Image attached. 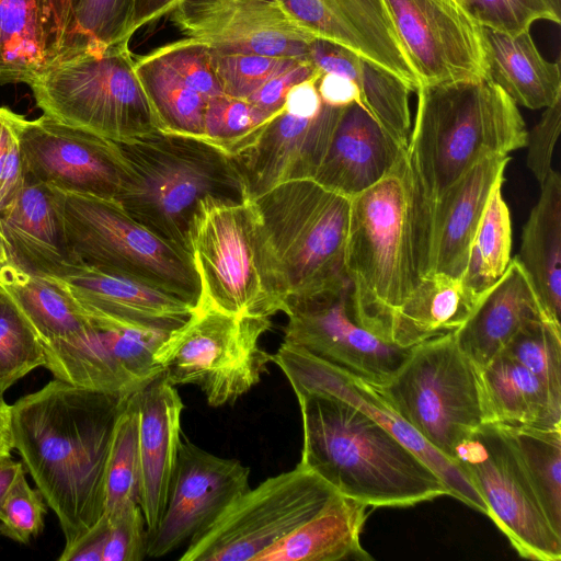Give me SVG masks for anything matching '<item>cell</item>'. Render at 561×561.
Segmentation results:
<instances>
[{
  "instance_id": "6da1fadb",
  "label": "cell",
  "mask_w": 561,
  "mask_h": 561,
  "mask_svg": "<svg viewBox=\"0 0 561 561\" xmlns=\"http://www.w3.org/2000/svg\"><path fill=\"white\" fill-rule=\"evenodd\" d=\"M128 397L54 378L10 405L13 448L55 512L65 548L104 513L114 427Z\"/></svg>"
},
{
  "instance_id": "7a4b0ae2",
  "label": "cell",
  "mask_w": 561,
  "mask_h": 561,
  "mask_svg": "<svg viewBox=\"0 0 561 561\" xmlns=\"http://www.w3.org/2000/svg\"><path fill=\"white\" fill-rule=\"evenodd\" d=\"M300 408V463L340 494L371 506H409L449 495L435 471L352 403L290 385Z\"/></svg>"
},
{
  "instance_id": "3957f363",
  "label": "cell",
  "mask_w": 561,
  "mask_h": 561,
  "mask_svg": "<svg viewBox=\"0 0 561 561\" xmlns=\"http://www.w3.org/2000/svg\"><path fill=\"white\" fill-rule=\"evenodd\" d=\"M421 199L405 149L379 182L351 198L350 308L358 324L385 342L394 312L422 278Z\"/></svg>"
},
{
  "instance_id": "277c9868",
  "label": "cell",
  "mask_w": 561,
  "mask_h": 561,
  "mask_svg": "<svg viewBox=\"0 0 561 561\" xmlns=\"http://www.w3.org/2000/svg\"><path fill=\"white\" fill-rule=\"evenodd\" d=\"M407 158L425 201H433L480 160L527 145L517 104L490 77L420 85Z\"/></svg>"
},
{
  "instance_id": "5b68a950",
  "label": "cell",
  "mask_w": 561,
  "mask_h": 561,
  "mask_svg": "<svg viewBox=\"0 0 561 561\" xmlns=\"http://www.w3.org/2000/svg\"><path fill=\"white\" fill-rule=\"evenodd\" d=\"M249 201L274 288L286 307L289 300L350 284L345 248L351 197L313 179H299Z\"/></svg>"
},
{
  "instance_id": "8992f818",
  "label": "cell",
  "mask_w": 561,
  "mask_h": 561,
  "mask_svg": "<svg viewBox=\"0 0 561 561\" xmlns=\"http://www.w3.org/2000/svg\"><path fill=\"white\" fill-rule=\"evenodd\" d=\"M116 144L125 176L115 199L146 228L187 251L203 199H245L234 160L206 141L156 131Z\"/></svg>"
},
{
  "instance_id": "52a82bcc",
  "label": "cell",
  "mask_w": 561,
  "mask_h": 561,
  "mask_svg": "<svg viewBox=\"0 0 561 561\" xmlns=\"http://www.w3.org/2000/svg\"><path fill=\"white\" fill-rule=\"evenodd\" d=\"M28 87L43 114L103 138L122 142L160 131L128 43L58 57Z\"/></svg>"
},
{
  "instance_id": "ba28073f",
  "label": "cell",
  "mask_w": 561,
  "mask_h": 561,
  "mask_svg": "<svg viewBox=\"0 0 561 561\" xmlns=\"http://www.w3.org/2000/svg\"><path fill=\"white\" fill-rule=\"evenodd\" d=\"M375 387L434 449L451 461L457 446L489 423L480 370L459 350L454 332L410 347L394 375Z\"/></svg>"
},
{
  "instance_id": "9c48e42d",
  "label": "cell",
  "mask_w": 561,
  "mask_h": 561,
  "mask_svg": "<svg viewBox=\"0 0 561 561\" xmlns=\"http://www.w3.org/2000/svg\"><path fill=\"white\" fill-rule=\"evenodd\" d=\"M61 210L80 264L136 278L196 307L199 280L186 249L146 228L115 198L61 192Z\"/></svg>"
},
{
  "instance_id": "30bf717a",
  "label": "cell",
  "mask_w": 561,
  "mask_h": 561,
  "mask_svg": "<svg viewBox=\"0 0 561 561\" xmlns=\"http://www.w3.org/2000/svg\"><path fill=\"white\" fill-rule=\"evenodd\" d=\"M188 251L201 287L196 307L236 316L285 313L249 199H203L193 216Z\"/></svg>"
},
{
  "instance_id": "8fae6325",
  "label": "cell",
  "mask_w": 561,
  "mask_h": 561,
  "mask_svg": "<svg viewBox=\"0 0 561 561\" xmlns=\"http://www.w3.org/2000/svg\"><path fill=\"white\" fill-rule=\"evenodd\" d=\"M271 327L266 317L195 307L162 341L154 360L170 385L197 386L210 407H221L245 394L266 373L272 355L260 340Z\"/></svg>"
},
{
  "instance_id": "7c38bea8",
  "label": "cell",
  "mask_w": 561,
  "mask_h": 561,
  "mask_svg": "<svg viewBox=\"0 0 561 561\" xmlns=\"http://www.w3.org/2000/svg\"><path fill=\"white\" fill-rule=\"evenodd\" d=\"M339 492L300 462L240 494L187 545L181 561H256Z\"/></svg>"
},
{
  "instance_id": "4fadbf2b",
  "label": "cell",
  "mask_w": 561,
  "mask_h": 561,
  "mask_svg": "<svg viewBox=\"0 0 561 561\" xmlns=\"http://www.w3.org/2000/svg\"><path fill=\"white\" fill-rule=\"evenodd\" d=\"M454 461L488 506V516L518 554L538 561L561 559V535L542 506L510 442L495 423H485L456 448Z\"/></svg>"
},
{
  "instance_id": "5bb4252c",
  "label": "cell",
  "mask_w": 561,
  "mask_h": 561,
  "mask_svg": "<svg viewBox=\"0 0 561 561\" xmlns=\"http://www.w3.org/2000/svg\"><path fill=\"white\" fill-rule=\"evenodd\" d=\"M421 85L489 77L484 28L462 0H385Z\"/></svg>"
},
{
  "instance_id": "9a60e30c",
  "label": "cell",
  "mask_w": 561,
  "mask_h": 561,
  "mask_svg": "<svg viewBox=\"0 0 561 561\" xmlns=\"http://www.w3.org/2000/svg\"><path fill=\"white\" fill-rule=\"evenodd\" d=\"M284 341L375 386L387 382L410 348L389 344L358 324L350 308V284L289 300Z\"/></svg>"
},
{
  "instance_id": "2e32d148",
  "label": "cell",
  "mask_w": 561,
  "mask_h": 561,
  "mask_svg": "<svg viewBox=\"0 0 561 561\" xmlns=\"http://www.w3.org/2000/svg\"><path fill=\"white\" fill-rule=\"evenodd\" d=\"M169 333L91 319L83 332L43 343L45 367L56 379L73 386L130 396L161 374L154 353Z\"/></svg>"
},
{
  "instance_id": "e0dca14e",
  "label": "cell",
  "mask_w": 561,
  "mask_h": 561,
  "mask_svg": "<svg viewBox=\"0 0 561 561\" xmlns=\"http://www.w3.org/2000/svg\"><path fill=\"white\" fill-rule=\"evenodd\" d=\"M25 180L65 193L116 198L124 176L116 141L60 123L45 114L20 117Z\"/></svg>"
},
{
  "instance_id": "ac0fdd59",
  "label": "cell",
  "mask_w": 561,
  "mask_h": 561,
  "mask_svg": "<svg viewBox=\"0 0 561 561\" xmlns=\"http://www.w3.org/2000/svg\"><path fill=\"white\" fill-rule=\"evenodd\" d=\"M170 13L186 38L221 53L309 57L318 39L279 0H178Z\"/></svg>"
},
{
  "instance_id": "d6986e66",
  "label": "cell",
  "mask_w": 561,
  "mask_h": 561,
  "mask_svg": "<svg viewBox=\"0 0 561 561\" xmlns=\"http://www.w3.org/2000/svg\"><path fill=\"white\" fill-rule=\"evenodd\" d=\"M250 468L181 439L165 510L148 537L147 557L160 558L208 528L250 489Z\"/></svg>"
},
{
  "instance_id": "ffe728a7",
  "label": "cell",
  "mask_w": 561,
  "mask_h": 561,
  "mask_svg": "<svg viewBox=\"0 0 561 561\" xmlns=\"http://www.w3.org/2000/svg\"><path fill=\"white\" fill-rule=\"evenodd\" d=\"M290 385L336 396L373 417L414 451L443 480L449 495L488 516V506L466 472L434 449L378 392L373 383L322 362L304 350L283 342L271 356Z\"/></svg>"
},
{
  "instance_id": "44dd1931",
  "label": "cell",
  "mask_w": 561,
  "mask_h": 561,
  "mask_svg": "<svg viewBox=\"0 0 561 561\" xmlns=\"http://www.w3.org/2000/svg\"><path fill=\"white\" fill-rule=\"evenodd\" d=\"M511 160L508 154L486 157L471 167L433 201L422 197L420 264L422 277L444 274L461 278L469 248L488 199Z\"/></svg>"
},
{
  "instance_id": "7402d4cb",
  "label": "cell",
  "mask_w": 561,
  "mask_h": 561,
  "mask_svg": "<svg viewBox=\"0 0 561 561\" xmlns=\"http://www.w3.org/2000/svg\"><path fill=\"white\" fill-rule=\"evenodd\" d=\"M318 39L339 45L391 73L412 92L421 85L385 0H279Z\"/></svg>"
},
{
  "instance_id": "603a6c76",
  "label": "cell",
  "mask_w": 561,
  "mask_h": 561,
  "mask_svg": "<svg viewBox=\"0 0 561 561\" xmlns=\"http://www.w3.org/2000/svg\"><path fill=\"white\" fill-rule=\"evenodd\" d=\"M343 108L323 103L311 118L297 117L284 110L270 121L255 141L232 158L245 199L287 181L314 179Z\"/></svg>"
},
{
  "instance_id": "cb8c5ba5",
  "label": "cell",
  "mask_w": 561,
  "mask_h": 561,
  "mask_svg": "<svg viewBox=\"0 0 561 561\" xmlns=\"http://www.w3.org/2000/svg\"><path fill=\"white\" fill-rule=\"evenodd\" d=\"M58 279L89 318L115 325L169 333L194 310L181 298L141 280L84 264Z\"/></svg>"
},
{
  "instance_id": "d4e9b609",
  "label": "cell",
  "mask_w": 561,
  "mask_h": 561,
  "mask_svg": "<svg viewBox=\"0 0 561 561\" xmlns=\"http://www.w3.org/2000/svg\"><path fill=\"white\" fill-rule=\"evenodd\" d=\"M140 500L148 537L156 530L165 510L169 488L182 439L184 409L175 388L160 374L136 393Z\"/></svg>"
},
{
  "instance_id": "484cf974",
  "label": "cell",
  "mask_w": 561,
  "mask_h": 561,
  "mask_svg": "<svg viewBox=\"0 0 561 561\" xmlns=\"http://www.w3.org/2000/svg\"><path fill=\"white\" fill-rule=\"evenodd\" d=\"M0 228L13 262L26 271L60 278L80 264L67 238L59 190L25 180L0 210Z\"/></svg>"
},
{
  "instance_id": "4316f807",
  "label": "cell",
  "mask_w": 561,
  "mask_h": 561,
  "mask_svg": "<svg viewBox=\"0 0 561 561\" xmlns=\"http://www.w3.org/2000/svg\"><path fill=\"white\" fill-rule=\"evenodd\" d=\"M541 319L550 321L515 256L502 277L481 295L454 335L459 350L481 370L525 324Z\"/></svg>"
},
{
  "instance_id": "83f0119b",
  "label": "cell",
  "mask_w": 561,
  "mask_h": 561,
  "mask_svg": "<svg viewBox=\"0 0 561 561\" xmlns=\"http://www.w3.org/2000/svg\"><path fill=\"white\" fill-rule=\"evenodd\" d=\"M403 149L364 107L348 105L313 180L352 198L379 182Z\"/></svg>"
},
{
  "instance_id": "f1b7e54d",
  "label": "cell",
  "mask_w": 561,
  "mask_h": 561,
  "mask_svg": "<svg viewBox=\"0 0 561 561\" xmlns=\"http://www.w3.org/2000/svg\"><path fill=\"white\" fill-rule=\"evenodd\" d=\"M366 508V504L337 493L256 561L373 560L359 539Z\"/></svg>"
},
{
  "instance_id": "f546056e",
  "label": "cell",
  "mask_w": 561,
  "mask_h": 561,
  "mask_svg": "<svg viewBox=\"0 0 561 561\" xmlns=\"http://www.w3.org/2000/svg\"><path fill=\"white\" fill-rule=\"evenodd\" d=\"M482 294L473 293L461 278L425 275L394 312L386 342L410 348L454 332L469 318Z\"/></svg>"
},
{
  "instance_id": "4dcf8cb0",
  "label": "cell",
  "mask_w": 561,
  "mask_h": 561,
  "mask_svg": "<svg viewBox=\"0 0 561 561\" xmlns=\"http://www.w3.org/2000/svg\"><path fill=\"white\" fill-rule=\"evenodd\" d=\"M484 36L489 77L517 105L540 110L561 100L560 64L541 55L530 31L505 34L484 28Z\"/></svg>"
},
{
  "instance_id": "1f68e13d",
  "label": "cell",
  "mask_w": 561,
  "mask_h": 561,
  "mask_svg": "<svg viewBox=\"0 0 561 561\" xmlns=\"http://www.w3.org/2000/svg\"><path fill=\"white\" fill-rule=\"evenodd\" d=\"M524 226L519 254L547 318L561 327V178L552 170Z\"/></svg>"
},
{
  "instance_id": "d6a6232c",
  "label": "cell",
  "mask_w": 561,
  "mask_h": 561,
  "mask_svg": "<svg viewBox=\"0 0 561 561\" xmlns=\"http://www.w3.org/2000/svg\"><path fill=\"white\" fill-rule=\"evenodd\" d=\"M480 378L489 423L561 427V399L518 362L499 354Z\"/></svg>"
},
{
  "instance_id": "836d02e7",
  "label": "cell",
  "mask_w": 561,
  "mask_h": 561,
  "mask_svg": "<svg viewBox=\"0 0 561 561\" xmlns=\"http://www.w3.org/2000/svg\"><path fill=\"white\" fill-rule=\"evenodd\" d=\"M0 285L43 343L70 339L91 324L68 288L56 277L26 271L12 262L1 271Z\"/></svg>"
},
{
  "instance_id": "e575fe53",
  "label": "cell",
  "mask_w": 561,
  "mask_h": 561,
  "mask_svg": "<svg viewBox=\"0 0 561 561\" xmlns=\"http://www.w3.org/2000/svg\"><path fill=\"white\" fill-rule=\"evenodd\" d=\"M134 66L159 130L204 141L207 99L169 69L153 50L134 59Z\"/></svg>"
},
{
  "instance_id": "d590c367",
  "label": "cell",
  "mask_w": 561,
  "mask_h": 561,
  "mask_svg": "<svg viewBox=\"0 0 561 561\" xmlns=\"http://www.w3.org/2000/svg\"><path fill=\"white\" fill-rule=\"evenodd\" d=\"M48 64L36 0H0V85H30Z\"/></svg>"
},
{
  "instance_id": "8d00e7d4",
  "label": "cell",
  "mask_w": 561,
  "mask_h": 561,
  "mask_svg": "<svg viewBox=\"0 0 561 561\" xmlns=\"http://www.w3.org/2000/svg\"><path fill=\"white\" fill-rule=\"evenodd\" d=\"M497 425L513 447L548 520L561 535V427Z\"/></svg>"
},
{
  "instance_id": "74e56055",
  "label": "cell",
  "mask_w": 561,
  "mask_h": 561,
  "mask_svg": "<svg viewBox=\"0 0 561 561\" xmlns=\"http://www.w3.org/2000/svg\"><path fill=\"white\" fill-rule=\"evenodd\" d=\"M503 182L493 188L472 238L463 284L482 294L504 274L511 262L512 221L502 194Z\"/></svg>"
},
{
  "instance_id": "f35d334b",
  "label": "cell",
  "mask_w": 561,
  "mask_h": 561,
  "mask_svg": "<svg viewBox=\"0 0 561 561\" xmlns=\"http://www.w3.org/2000/svg\"><path fill=\"white\" fill-rule=\"evenodd\" d=\"M135 393L128 397L114 427L105 472L103 514L106 516L139 505L138 408Z\"/></svg>"
},
{
  "instance_id": "ab89813d",
  "label": "cell",
  "mask_w": 561,
  "mask_h": 561,
  "mask_svg": "<svg viewBox=\"0 0 561 561\" xmlns=\"http://www.w3.org/2000/svg\"><path fill=\"white\" fill-rule=\"evenodd\" d=\"M350 79L358 85L368 113L400 147L407 148L412 127L409 104L412 90L360 57H357Z\"/></svg>"
},
{
  "instance_id": "60d3db41",
  "label": "cell",
  "mask_w": 561,
  "mask_h": 561,
  "mask_svg": "<svg viewBox=\"0 0 561 561\" xmlns=\"http://www.w3.org/2000/svg\"><path fill=\"white\" fill-rule=\"evenodd\" d=\"M280 113H268L245 99L226 94L213 96L206 103L204 141L234 158L249 148L265 125Z\"/></svg>"
},
{
  "instance_id": "b9f144b4",
  "label": "cell",
  "mask_w": 561,
  "mask_h": 561,
  "mask_svg": "<svg viewBox=\"0 0 561 561\" xmlns=\"http://www.w3.org/2000/svg\"><path fill=\"white\" fill-rule=\"evenodd\" d=\"M44 345L12 297L0 285V393L45 366Z\"/></svg>"
},
{
  "instance_id": "7bdbcfd3",
  "label": "cell",
  "mask_w": 561,
  "mask_h": 561,
  "mask_svg": "<svg viewBox=\"0 0 561 561\" xmlns=\"http://www.w3.org/2000/svg\"><path fill=\"white\" fill-rule=\"evenodd\" d=\"M500 354L518 362L561 399V328L541 319L525 324Z\"/></svg>"
},
{
  "instance_id": "ee69618b",
  "label": "cell",
  "mask_w": 561,
  "mask_h": 561,
  "mask_svg": "<svg viewBox=\"0 0 561 561\" xmlns=\"http://www.w3.org/2000/svg\"><path fill=\"white\" fill-rule=\"evenodd\" d=\"M128 22L129 0H79L69 42L59 57L91 46L129 43Z\"/></svg>"
},
{
  "instance_id": "f6af8a7d",
  "label": "cell",
  "mask_w": 561,
  "mask_h": 561,
  "mask_svg": "<svg viewBox=\"0 0 561 561\" xmlns=\"http://www.w3.org/2000/svg\"><path fill=\"white\" fill-rule=\"evenodd\" d=\"M484 28L519 34L538 21L560 24V8L553 0H462Z\"/></svg>"
},
{
  "instance_id": "bcb514c9",
  "label": "cell",
  "mask_w": 561,
  "mask_h": 561,
  "mask_svg": "<svg viewBox=\"0 0 561 561\" xmlns=\"http://www.w3.org/2000/svg\"><path fill=\"white\" fill-rule=\"evenodd\" d=\"M211 62L222 93L248 99L294 58L210 49Z\"/></svg>"
},
{
  "instance_id": "7dc6e473",
  "label": "cell",
  "mask_w": 561,
  "mask_h": 561,
  "mask_svg": "<svg viewBox=\"0 0 561 561\" xmlns=\"http://www.w3.org/2000/svg\"><path fill=\"white\" fill-rule=\"evenodd\" d=\"M161 61L205 99L224 94L216 77L210 48L182 38L153 49Z\"/></svg>"
},
{
  "instance_id": "c3c4849f",
  "label": "cell",
  "mask_w": 561,
  "mask_h": 561,
  "mask_svg": "<svg viewBox=\"0 0 561 561\" xmlns=\"http://www.w3.org/2000/svg\"><path fill=\"white\" fill-rule=\"evenodd\" d=\"M38 490L30 486L23 470L8 493L0 514V534L20 543H28L44 529L46 505Z\"/></svg>"
},
{
  "instance_id": "681fc988",
  "label": "cell",
  "mask_w": 561,
  "mask_h": 561,
  "mask_svg": "<svg viewBox=\"0 0 561 561\" xmlns=\"http://www.w3.org/2000/svg\"><path fill=\"white\" fill-rule=\"evenodd\" d=\"M106 517L108 531L102 561H139L146 558L148 534L140 505L128 506Z\"/></svg>"
},
{
  "instance_id": "f907efd6",
  "label": "cell",
  "mask_w": 561,
  "mask_h": 561,
  "mask_svg": "<svg viewBox=\"0 0 561 561\" xmlns=\"http://www.w3.org/2000/svg\"><path fill=\"white\" fill-rule=\"evenodd\" d=\"M20 117L8 107H0V210L16 198L25 183Z\"/></svg>"
},
{
  "instance_id": "816d5d0a",
  "label": "cell",
  "mask_w": 561,
  "mask_h": 561,
  "mask_svg": "<svg viewBox=\"0 0 561 561\" xmlns=\"http://www.w3.org/2000/svg\"><path fill=\"white\" fill-rule=\"evenodd\" d=\"M543 110L538 123L528 131L526 145L527 167L540 184L552 171L553 149L561 129V100Z\"/></svg>"
},
{
  "instance_id": "f5cc1de1",
  "label": "cell",
  "mask_w": 561,
  "mask_h": 561,
  "mask_svg": "<svg viewBox=\"0 0 561 561\" xmlns=\"http://www.w3.org/2000/svg\"><path fill=\"white\" fill-rule=\"evenodd\" d=\"M322 72L309 57L294 58L286 66L275 72L247 100L257 107L277 114L284 111V103L288 91L297 83Z\"/></svg>"
},
{
  "instance_id": "db71d44e",
  "label": "cell",
  "mask_w": 561,
  "mask_h": 561,
  "mask_svg": "<svg viewBox=\"0 0 561 561\" xmlns=\"http://www.w3.org/2000/svg\"><path fill=\"white\" fill-rule=\"evenodd\" d=\"M79 0H36L49 62L59 57L71 35Z\"/></svg>"
},
{
  "instance_id": "11a10c76",
  "label": "cell",
  "mask_w": 561,
  "mask_h": 561,
  "mask_svg": "<svg viewBox=\"0 0 561 561\" xmlns=\"http://www.w3.org/2000/svg\"><path fill=\"white\" fill-rule=\"evenodd\" d=\"M317 87L322 103L327 105L346 107L358 104L366 110L358 85L347 77L323 72Z\"/></svg>"
},
{
  "instance_id": "9f6ffc18",
  "label": "cell",
  "mask_w": 561,
  "mask_h": 561,
  "mask_svg": "<svg viewBox=\"0 0 561 561\" xmlns=\"http://www.w3.org/2000/svg\"><path fill=\"white\" fill-rule=\"evenodd\" d=\"M108 531V518L103 514L96 524L72 546L64 548L59 561H102Z\"/></svg>"
},
{
  "instance_id": "6f0895ef",
  "label": "cell",
  "mask_w": 561,
  "mask_h": 561,
  "mask_svg": "<svg viewBox=\"0 0 561 561\" xmlns=\"http://www.w3.org/2000/svg\"><path fill=\"white\" fill-rule=\"evenodd\" d=\"M323 72L295 84L287 93L284 110L290 115L311 118L322 107V101L318 92V81Z\"/></svg>"
},
{
  "instance_id": "680465c9",
  "label": "cell",
  "mask_w": 561,
  "mask_h": 561,
  "mask_svg": "<svg viewBox=\"0 0 561 561\" xmlns=\"http://www.w3.org/2000/svg\"><path fill=\"white\" fill-rule=\"evenodd\" d=\"M178 0H129L128 36L144 25L169 14Z\"/></svg>"
},
{
  "instance_id": "91938a15",
  "label": "cell",
  "mask_w": 561,
  "mask_h": 561,
  "mask_svg": "<svg viewBox=\"0 0 561 561\" xmlns=\"http://www.w3.org/2000/svg\"><path fill=\"white\" fill-rule=\"evenodd\" d=\"M23 470L22 462L13 460L11 456L0 459V514L8 493Z\"/></svg>"
},
{
  "instance_id": "94428289",
  "label": "cell",
  "mask_w": 561,
  "mask_h": 561,
  "mask_svg": "<svg viewBox=\"0 0 561 561\" xmlns=\"http://www.w3.org/2000/svg\"><path fill=\"white\" fill-rule=\"evenodd\" d=\"M13 440L10 424V405L0 393V459L11 456Z\"/></svg>"
},
{
  "instance_id": "6125c7cd",
  "label": "cell",
  "mask_w": 561,
  "mask_h": 561,
  "mask_svg": "<svg viewBox=\"0 0 561 561\" xmlns=\"http://www.w3.org/2000/svg\"><path fill=\"white\" fill-rule=\"evenodd\" d=\"M12 262H13V260H12L11 253L9 251L4 236L0 228V273L5 266H8Z\"/></svg>"
},
{
  "instance_id": "be15d7a7",
  "label": "cell",
  "mask_w": 561,
  "mask_h": 561,
  "mask_svg": "<svg viewBox=\"0 0 561 561\" xmlns=\"http://www.w3.org/2000/svg\"><path fill=\"white\" fill-rule=\"evenodd\" d=\"M558 5H560V0H553Z\"/></svg>"
}]
</instances>
